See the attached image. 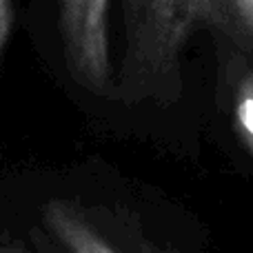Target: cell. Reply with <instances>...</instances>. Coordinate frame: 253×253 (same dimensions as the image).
<instances>
[{"mask_svg":"<svg viewBox=\"0 0 253 253\" xmlns=\"http://www.w3.org/2000/svg\"><path fill=\"white\" fill-rule=\"evenodd\" d=\"M11 22H13L11 0H0V51H2L4 42H7V38H9Z\"/></svg>","mask_w":253,"mask_h":253,"instance_id":"cell-6","label":"cell"},{"mask_svg":"<svg viewBox=\"0 0 253 253\" xmlns=\"http://www.w3.org/2000/svg\"><path fill=\"white\" fill-rule=\"evenodd\" d=\"M220 87V142L229 162L253 175V60L233 56Z\"/></svg>","mask_w":253,"mask_h":253,"instance_id":"cell-4","label":"cell"},{"mask_svg":"<svg viewBox=\"0 0 253 253\" xmlns=\"http://www.w3.org/2000/svg\"><path fill=\"white\" fill-rule=\"evenodd\" d=\"M40 213L65 253H213L205 222L178 198L144 182L105 209L51 198Z\"/></svg>","mask_w":253,"mask_h":253,"instance_id":"cell-2","label":"cell"},{"mask_svg":"<svg viewBox=\"0 0 253 253\" xmlns=\"http://www.w3.org/2000/svg\"><path fill=\"white\" fill-rule=\"evenodd\" d=\"M0 253H31L22 249L20 245H11V242H0Z\"/></svg>","mask_w":253,"mask_h":253,"instance_id":"cell-7","label":"cell"},{"mask_svg":"<svg viewBox=\"0 0 253 253\" xmlns=\"http://www.w3.org/2000/svg\"><path fill=\"white\" fill-rule=\"evenodd\" d=\"M125 53L116 71V105L158 118V144L198 162L200 151L180 125L187 98L184 51L193 34L209 27L205 0H123Z\"/></svg>","mask_w":253,"mask_h":253,"instance_id":"cell-1","label":"cell"},{"mask_svg":"<svg viewBox=\"0 0 253 253\" xmlns=\"http://www.w3.org/2000/svg\"><path fill=\"white\" fill-rule=\"evenodd\" d=\"M209 29L224 36L233 56L253 60V0H205Z\"/></svg>","mask_w":253,"mask_h":253,"instance_id":"cell-5","label":"cell"},{"mask_svg":"<svg viewBox=\"0 0 253 253\" xmlns=\"http://www.w3.org/2000/svg\"><path fill=\"white\" fill-rule=\"evenodd\" d=\"M109 2L111 0H60V36L67 67L76 84L116 105Z\"/></svg>","mask_w":253,"mask_h":253,"instance_id":"cell-3","label":"cell"}]
</instances>
